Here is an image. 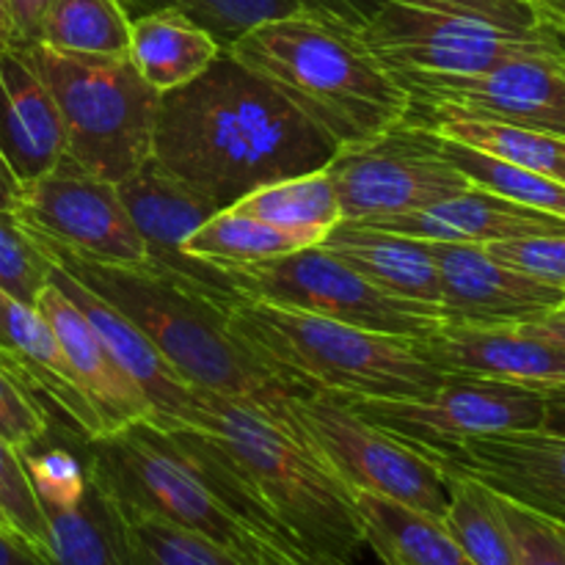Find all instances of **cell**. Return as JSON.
<instances>
[{
  "mask_svg": "<svg viewBox=\"0 0 565 565\" xmlns=\"http://www.w3.org/2000/svg\"><path fill=\"white\" fill-rule=\"evenodd\" d=\"M237 516L309 565H359L367 550L353 491L279 419L202 390L196 430H169Z\"/></svg>",
  "mask_w": 565,
  "mask_h": 565,
  "instance_id": "cell-1",
  "label": "cell"
},
{
  "mask_svg": "<svg viewBox=\"0 0 565 565\" xmlns=\"http://www.w3.org/2000/svg\"><path fill=\"white\" fill-rule=\"evenodd\" d=\"M337 149L226 50L196 81L160 94L152 160L218 210L259 185L323 169Z\"/></svg>",
  "mask_w": 565,
  "mask_h": 565,
  "instance_id": "cell-2",
  "label": "cell"
},
{
  "mask_svg": "<svg viewBox=\"0 0 565 565\" xmlns=\"http://www.w3.org/2000/svg\"><path fill=\"white\" fill-rule=\"evenodd\" d=\"M33 237L58 268L81 279L97 296L114 303L125 318H130L188 384L263 408L268 417L279 419L292 430L287 401L309 390L276 375L263 359L243 345L230 326V303L152 265L127 268L92 263L44 237Z\"/></svg>",
  "mask_w": 565,
  "mask_h": 565,
  "instance_id": "cell-3",
  "label": "cell"
},
{
  "mask_svg": "<svg viewBox=\"0 0 565 565\" xmlns=\"http://www.w3.org/2000/svg\"><path fill=\"white\" fill-rule=\"evenodd\" d=\"M226 53L270 83L337 147L379 136L412 110L408 88L356 31L307 11L259 22Z\"/></svg>",
  "mask_w": 565,
  "mask_h": 565,
  "instance_id": "cell-4",
  "label": "cell"
},
{
  "mask_svg": "<svg viewBox=\"0 0 565 565\" xmlns=\"http://www.w3.org/2000/svg\"><path fill=\"white\" fill-rule=\"evenodd\" d=\"M226 315L243 345L301 390L345 401H408L430 395L447 379L419 356L408 337L356 329L248 296H237Z\"/></svg>",
  "mask_w": 565,
  "mask_h": 565,
  "instance_id": "cell-5",
  "label": "cell"
},
{
  "mask_svg": "<svg viewBox=\"0 0 565 565\" xmlns=\"http://www.w3.org/2000/svg\"><path fill=\"white\" fill-rule=\"evenodd\" d=\"M81 456L94 483L108 491L119 508L180 524L243 565H309L292 546L237 516L180 441L149 419L86 439Z\"/></svg>",
  "mask_w": 565,
  "mask_h": 565,
  "instance_id": "cell-6",
  "label": "cell"
},
{
  "mask_svg": "<svg viewBox=\"0 0 565 565\" xmlns=\"http://www.w3.org/2000/svg\"><path fill=\"white\" fill-rule=\"evenodd\" d=\"M20 47L58 105L66 158L114 185L152 160L160 94L127 55L61 53L42 42Z\"/></svg>",
  "mask_w": 565,
  "mask_h": 565,
  "instance_id": "cell-7",
  "label": "cell"
},
{
  "mask_svg": "<svg viewBox=\"0 0 565 565\" xmlns=\"http://www.w3.org/2000/svg\"><path fill=\"white\" fill-rule=\"evenodd\" d=\"M359 36L392 72L478 75L516 58H565L557 22L511 28L414 0H384Z\"/></svg>",
  "mask_w": 565,
  "mask_h": 565,
  "instance_id": "cell-8",
  "label": "cell"
},
{
  "mask_svg": "<svg viewBox=\"0 0 565 565\" xmlns=\"http://www.w3.org/2000/svg\"><path fill=\"white\" fill-rule=\"evenodd\" d=\"M292 430L351 491H370L445 522V472L403 441L359 417L345 397L303 392L287 401Z\"/></svg>",
  "mask_w": 565,
  "mask_h": 565,
  "instance_id": "cell-9",
  "label": "cell"
},
{
  "mask_svg": "<svg viewBox=\"0 0 565 565\" xmlns=\"http://www.w3.org/2000/svg\"><path fill=\"white\" fill-rule=\"evenodd\" d=\"M323 169L342 221L353 224L417 213L472 188L441 152L439 136L408 116L379 136L340 147Z\"/></svg>",
  "mask_w": 565,
  "mask_h": 565,
  "instance_id": "cell-10",
  "label": "cell"
},
{
  "mask_svg": "<svg viewBox=\"0 0 565 565\" xmlns=\"http://www.w3.org/2000/svg\"><path fill=\"white\" fill-rule=\"evenodd\" d=\"M230 279L237 296L303 309L379 334L419 340L447 320L441 307L406 301L379 290L320 246L298 248L254 268L230 270Z\"/></svg>",
  "mask_w": 565,
  "mask_h": 565,
  "instance_id": "cell-11",
  "label": "cell"
},
{
  "mask_svg": "<svg viewBox=\"0 0 565 565\" xmlns=\"http://www.w3.org/2000/svg\"><path fill=\"white\" fill-rule=\"evenodd\" d=\"M345 403L428 461H439L478 436L544 428L546 417V397L539 386L469 375H447L445 384L425 397Z\"/></svg>",
  "mask_w": 565,
  "mask_h": 565,
  "instance_id": "cell-12",
  "label": "cell"
},
{
  "mask_svg": "<svg viewBox=\"0 0 565 565\" xmlns=\"http://www.w3.org/2000/svg\"><path fill=\"white\" fill-rule=\"evenodd\" d=\"M412 94L408 119H486L565 138L563 58H516L478 75L395 72Z\"/></svg>",
  "mask_w": 565,
  "mask_h": 565,
  "instance_id": "cell-13",
  "label": "cell"
},
{
  "mask_svg": "<svg viewBox=\"0 0 565 565\" xmlns=\"http://www.w3.org/2000/svg\"><path fill=\"white\" fill-rule=\"evenodd\" d=\"M17 218L44 241L103 265H149L147 246L127 213L119 188L61 158L47 174L25 182Z\"/></svg>",
  "mask_w": 565,
  "mask_h": 565,
  "instance_id": "cell-14",
  "label": "cell"
},
{
  "mask_svg": "<svg viewBox=\"0 0 565 565\" xmlns=\"http://www.w3.org/2000/svg\"><path fill=\"white\" fill-rule=\"evenodd\" d=\"M116 188H119L121 202H125L143 246H147L152 268L177 276V279L199 287L218 301H235L237 290L232 287L230 270L199 263L182 252L188 237L210 215L218 213L213 202H207L202 193H196L185 182L160 169L154 160H149L143 169H138L136 174L127 177Z\"/></svg>",
  "mask_w": 565,
  "mask_h": 565,
  "instance_id": "cell-15",
  "label": "cell"
},
{
  "mask_svg": "<svg viewBox=\"0 0 565 565\" xmlns=\"http://www.w3.org/2000/svg\"><path fill=\"white\" fill-rule=\"evenodd\" d=\"M447 323L522 326L563 307L565 290L524 276L472 243L428 241Z\"/></svg>",
  "mask_w": 565,
  "mask_h": 565,
  "instance_id": "cell-16",
  "label": "cell"
},
{
  "mask_svg": "<svg viewBox=\"0 0 565 565\" xmlns=\"http://www.w3.org/2000/svg\"><path fill=\"white\" fill-rule=\"evenodd\" d=\"M434 463L565 524V434L535 428L478 436Z\"/></svg>",
  "mask_w": 565,
  "mask_h": 565,
  "instance_id": "cell-17",
  "label": "cell"
},
{
  "mask_svg": "<svg viewBox=\"0 0 565 565\" xmlns=\"http://www.w3.org/2000/svg\"><path fill=\"white\" fill-rule=\"evenodd\" d=\"M50 281L66 292L94 326L99 340L119 362V367L130 375L152 406V423L163 430H196L202 419V390L188 384L163 353L152 345L147 334L119 312L114 303L66 274L53 263Z\"/></svg>",
  "mask_w": 565,
  "mask_h": 565,
  "instance_id": "cell-18",
  "label": "cell"
},
{
  "mask_svg": "<svg viewBox=\"0 0 565 565\" xmlns=\"http://www.w3.org/2000/svg\"><path fill=\"white\" fill-rule=\"evenodd\" d=\"M419 356L445 375L494 379L511 384H565V351L527 334L519 326L441 323L430 334L414 340Z\"/></svg>",
  "mask_w": 565,
  "mask_h": 565,
  "instance_id": "cell-19",
  "label": "cell"
},
{
  "mask_svg": "<svg viewBox=\"0 0 565 565\" xmlns=\"http://www.w3.org/2000/svg\"><path fill=\"white\" fill-rule=\"evenodd\" d=\"M36 309L53 329L55 342H58L61 353L72 370V379L88 397L97 417L103 419L105 434L125 428V425L143 423V419L152 423V406L143 397V392L110 356V351L99 340L86 315L75 307V301L61 287L50 281L39 292Z\"/></svg>",
  "mask_w": 565,
  "mask_h": 565,
  "instance_id": "cell-20",
  "label": "cell"
},
{
  "mask_svg": "<svg viewBox=\"0 0 565 565\" xmlns=\"http://www.w3.org/2000/svg\"><path fill=\"white\" fill-rule=\"evenodd\" d=\"M0 152L22 185L66 154L58 105L20 44L0 50Z\"/></svg>",
  "mask_w": 565,
  "mask_h": 565,
  "instance_id": "cell-21",
  "label": "cell"
},
{
  "mask_svg": "<svg viewBox=\"0 0 565 565\" xmlns=\"http://www.w3.org/2000/svg\"><path fill=\"white\" fill-rule=\"evenodd\" d=\"M367 226L423 237V241L472 243V246L522 241V237L565 235V218L561 215L511 202V199L497 196V193L478 185L467 188L463 193L445 199V202L417 210V213L397 215V218Z\"/></svg>",
  "mask_w": 565,
  "mask_h": 565,
  "instance_id": "cell-22",
  "label": "cell"
},
{
  "mask_svg": "<svg viewBox=\"0 0 565 565\" xmlns=\"http://www.w3.org/2000/svg\"><path fill=\"white\" fill-rule=\"evenodd\" d=\"M0 351L36 395L47 397L64 414L70 428L81 434L83 441L105 434L103 419L72 379L70 364L44 315L36 307L22 303L20 298L9 296L3 287H0Z\"/></svg>",
  "mask_w": 565,
  "mask_h": 565,
  "instance_id": "cell-23",
  "label": "cell"
},
{
  "mask_svg": "<svg viewBox=\"0 0 565 565\" xmlns=\"http://www.w3.org/2000/svg\"><path fill=\"white\" fill-rule=\"evenodd\" d=\"M359 276L390 296L439 307L441 287L430 243L423 237L340 221L318 243Z\"/></svg>",
  "mask_w": 565,
  "mask_h": 565,
  "instance_id": "cell-24",
  "label": "cell"
},
{
  "mask_svg": "<svg viewBox=\"0 0 565 565\" xmlns=\"http://www.w3.org/2000/svg\"><path fill=\"white\" fill-rule=\"evenodd\" d=\"M221 50L213 33L182 11H152L130 22L127 58L158 94L196 81Z\"/></svg>",
  "mask_w": 565,
  "mask_h": 565,
  "instance_id": "cell-25",
  "label": "cell"
},
{
  "mask_svg": "<svg viewBox=\"0 0 565 565\" xmlns=\"http://www.w3.org/2000/svg\"><path fill=\"white\" fill-rule=\"evenodd\" d=\"M367 550L392 565H475L445 522L370 491H353Z\"/></svg>",
  "mask_w": 565,
  "mask_h": 565,
  "instance_id": "cell-26",
  "label": "cell"
},
{
  "mask_svg": "<svg viewBox=\"0 0 565 565\" xmlns=\"http://www.w3.org/2000/svg\"><path fill=\"white\" fill-rule=\"evenodd\" d=\"M53 565H136L119 505L88 475L75 508H44Z\"/></svg>",
  "mask_w": 565,
  "mask_h": 565,
  "instance_id": "cell-27",
  "label": "cell"
},
{
  "mask_svg": "<svg viewBox=\"0 0 565 565\" xmlns=\"http://www.w3.org/2000/svg\"><path fill=\"white\" fill-rule=\"evenodd\" d=\"M315 246L309 237L281 226L259 221L254 215L237 213L226 207L210 215L196 232L185 241L182 252L199 263L215 265L221 270L254 268L270 259L287 257L298 248Z\"/></svg>",
  "mask_w": 565,
  "mask_h": 565,
  "instance_id": "cell-28",
  "label": "cell"
},
{
  "mask_svg": "<svg viewBox=\"0 0 565 565\" xmlns=\"http://www.w3.org/2000/svg\"><path fill=\"white\" fill-rule=\"evenodd\" d=\"M232 210L268 221L281 230L298 232V235L309 237L315 246L342 221L340 199H337L326 169L254 188L252 193L237 199Z\"/></svg>",
  "mask_w": 565,
  "mask_h": 565,
  "instance_id": "cell-29",
  "label": "cell"
},
{
  "mask_svg": "<svg viewBox=\"0 0 565 565\" xmlns=\"http://www.w3.org/2000/svg\"><path fill=\"white\" fill-rule=\"evenodd\" d=\"M447 516L445 527L461 544L475 565H519L511 530L502 519L494 491L458 472H445Z\"/></svg>",
  "mask_w": 565,
  "mask_h": 565,
  "instance_id": "cell-30",
  "label": "cell"
},
{
  "mask_svg": "<svg viewBox=\"0 0 565 565\" xmlns=\"http://www.w3.org/2000/svg\"><path fill=\"white\" fill-rule=\"evenodd\" d=\"M39 42L61 53L121 58L130 47V17L119 0H53Z\"/></svg>",
  "mask_w": 565,
  "mask_h": 565,
  "instance_id": "cell-31",
  "label": "cell"
},
{
  "mask_svg": "<svg viewBox=\"0 0 565 565\" xmlns=\"http://www.w3.org/2000/svg\"><path fill=\"white\" fill-rule=\"evenodd\" d=\"M425 127L434 130L436 136L467 143V147L480 149L491 158L539 171V174L565 185V138L561 136L486 119H439Z\"/></svg>",
  "mask_w": 565,
  "mask_h": 565,
  "instance_id": "cell-32",
  "label": "cell"
},
{
  "mask_svg": "<svg viewBox=\"0 0 565 565\" xmlns=\"http://www.w3.org/2000/svg\"><path fill=\"white\" fill-rule=\"evenodd\" d=\"M441 152L447 154L452 166L467 177L472 185L486 188V191L505 196L511 202L527 204V207L544 210V213L561 215L565 218V185L539 171L522 169V166L505 163L500 158L480 152V149L467 147V143L441 138Z\"/></svg>",
  "mask_w": 565,
  "mask_h": 565,
  "instance_id": "cell-33",
  "label": "cell"
},
{
  "mask_svg": "<svg viewBox=\"0 0 565 565\" xmlns=\"http://www.w3.org/2000/svg\"><path fill=\"white\" fill-rule=\"evenodd\" d=\"M119 6L130 22L152 11H182L207 28L224 50L259 22L301 11L296 0H119Z\"/></svg>",
  "mask_w": 565,
  "mask_h": 565,
  "instance_id": "cell-34",
  "label": "cell"
},
{
  "mask_svg": "<svg viewBox=\"0 0 565 565\" xmlns=\"http://www.w3.org/2000/svg\"><path fill=\"white\" fill-rule=\"evenodd\" d=\"M116 502V500H114ZM136 565H243L213 541L152 513L119 508Z\"/></svg>",
  "mask_w": 565,
  "mask_h": 565,
  "instance_id": "cell-35",
  "label": "cell"
},
{
  "mask_svg": "<svg viewBox=\"0 0 565 565\" xmlns=\"http://www.w3.org/2000/svg\"><path fill=\"white\" fill-rule=\"evenodd\" d=\"M50 270L53 259L31 230L17 213L0 210V287L28 307H36L39 292L50 285Z\"/></svg>",
  "mask_w": 565,
  "mask_h": 565,
  "instance_id": "cell-36",
  "label": "cell"
},
{
  "mask_svg": "<svg viewBox=\"0 0 565 565\" xmlns=\"http://www.w3.org/2000/svg\"><path fill=\"white\" fill-rule=\"evenodd\" d=\"M0 513L9 522L11 533L20 535L28 546L50 561L47 513L33 491L22 452L3 436H0Z\"/></svg>",
  "mask_w": 565,
  "mask_h": 565,
  "instance_id": "cell-37",
  "label": "cell"
},
{
  "mask_svg": "<svg viewBox=\"0 0 565 565\" xmlns=\"http://www.w3.org/2000/svg\"><path fill=\"white\" fill-rule=\"evenodd\" d=\"M36 397L0 351V436L20 452L33 450L47 439L50 414L39 406Z\"/></svg>",
  "mask_w": 565,
  "mask_h": 565,
  "instance_id": "cell-38",
  "label": "cell"
},
{
  "mask_svg": "<svg viewBox=\"0 0 565 565\" xmlns=\"http://www.w3.org/2000/svg\"><path fill=\"white\" fill-rule=\"evenodd\" d=\"M28 478L42 508H75L88 489V469L83 456L53 447V450L22 452Z\"/></svg>",
  "mask_w": 565,
  "mask_h": 565,
  "instance_id": "cell-39",
  "label": "cell"
},
{
  "mask_svg": "<svg viewBox=\"0 0 565 565\" xmlns=\"http://www.w3.org/2000/svg\"><path fill=\"white\" fill-rule=\"evenodd\" d=\"M511 530L519 565H565V524L494 494Z\"/></svg>",
  "mask_w": 565,
  "mask_h": 565,
  "instance_id": "cell-40",
  "label": "cell"
},
{
  "mask_svg": "<svg viewBox=\"0 0 565 565\" xmlns=\"http://www.w3.org/2000/svg\"><path fill=\"white\" fill-rule=\"evenodd\" d=\"M494 259L544 285L565 290V235L522 237V241H500L483 246Z\"/></svg>",
  "mask_w": 565,
  "mask_h": 565,
  "instance_id": "cell-41",
  "label": "cell"
},
{
  "mask_svg": "<svg viewBox=\"0 0 565 565\" xmlns=\"http://www.w3.org/2000/svg\"><path fill=\"white\" fill-rule=\"evenodd\" d=\"M414 3L436 6V9L467 11V14L489 17V20L502 22L511 28H539L546 20L530 0H414Z\"/></svg>",
  "mask_w": 565,
  "mask_h": 565,
  "instance_id": "cell-42",
  "label": "cell"
},
{
  "mask_svg": "<svg viewBox=\"0 0 565 565\" xmlns=\"http://www.w3.org/2000/svg\"><path fill=\"white\" fill-rule=\"evenodd\" d=\"M296 3L307 14L359 33L367 25L370 17L381 9L384 0H296Z\"/></svg>",
  "mask_w": 565,
  "mask_h": 565,
  "instance_id": "cell-43",
  "label": "cell"
},
{
  "mask_svg": "<svg viewBox=\"0 0 565 565\" xmlns=\"http://www.w3.org/2000/svg\"><path fill=\"white\" fill-rule=\"evenodd\" d=\"M50 3H53V0H11L20 44L39 42V33H42V22Z\"/></svg>",
  "mask_w": 565,
  "mask_h": 565,
  "instance_id": "cell-44",
  "label": "cell"
},
{
  "mask_svg": "<svg viewBox=\"0 0 565 565\" xmlns=\"http://www.w3.org/2000/svg\"><path fill=\"white\" fill-rule=\"evenodd\" d=\"M0 565H53L33 546H28L20 535L0 530Z\"/></svg>",
  "mask_w": 565,
  "mask_h": 565,
  "instance_id": "cell-45",
  "label": "cell"
},
{
  "mask_svg": "<svg viewBox=\"0 0 565 565\" xmlns=\"http://www.w3.org/2000/svg\"><path fill=\"white\" fill-rule=\"evenodd\" d=\"M519 329L527 331V334H533V337H539V340L552 342V345L563 348V351H565V303H563V307L552 309V312L541 315L539 320L522 323Z\"/></svg>",
  "mask_w": 565,
  "mask_h": 565,
  "instance_id": "cell-46",
  "label": "cell"
},
{
  "mask_svg": "<svg viewBox=\"0 0 565 565\" xmlns=\"http://www.w3.org/2000/svg\"><path fill=\"white\" fill-rule=\"evenodd\" d=\"M544 397H546L544 428L555 430V434H565V384L544 390Z\"/></svg>",
  "mask_w": 565,
  "mask_h": 565,
  "instance_id": "cell-47",
  "label": "cell"
},
{
  "mask_svg": "<svg viewBox=\"0 0 565 565\" xmlns=\"http://www.w3.org/2000/svg\"><path fill=\"white\" fill-rule=\"evenodd\" d=\"M20 193H22V182L17 180L11 166L6 163L3 152H0V210L17 213V207H20Z\"/></svg>",
  "mask_w": 565,
  "mask_h": 565,
  "instance_id": "cell-48",
  "label": "cell"
},
{
  "mask_svg": "<svg viewBox=\"0 0 565 565\" xmlns=\"http://www.w3.org/2000/svg\"><path fill=\"white\" fill-rule=\"evenodd\" d=\"M20 44L17 36V22H14V9H11V0H0V50H9Z\"/></svg>",
  "mask_w": 565,
  "mask_h": 565,
  "instance_id": "cell-49",
  "label": "cell"
},
{
  "mask_svg": "<svg viewBox=\"0 0 565 565\" xmlns=\"http://www.w3.org/2000/svg\"><path fill=\"white\" fill-rule=\"evenodd\" d=\"M546 20L565 25V0H530Z\"/></svg>",
  "mask_w": 565,
  "mask_h": 565,
  "instance_id": "cell-50",
  "label": "cell"
},
{
  "mask_svg": "<svg viewBox=\"0 0 565 565\" xmlns=\"http://www.w3.org/2000/svg\"><path fill=\"white\" fill-rule=\"evenodd\" d=\"M0 530H9V533H11V527H9V522L3 519V513H0Z\"/></svg>",
  "mask_w": 565,
  "mask_h": 565,
  "instance_id": "cell-51",
  "label": "cell"
},
{
  "mask_svg": "<svg viewBox=\"0 0 565 565\" xmlns=\"http://www.w3.org/2000/svg\"><path fill=\"white\" fill-rule=\"evenodd\" d=\"M557 25H561V22H557ZM563 28V31H565V25H561ZM563 64H565V58H563Z\"/></svg>",
  "mask_w": 565,
  "mask_h": 565,
  "instance_id": "cell-52",
  "label": "cell"
},
{
  "mask_svg": "<svg viewBox=\"0 0 565 565\" xmlns=\"http://www.w3.org/2000/svg\"><path fill=\"white\" fill-rule=\"evenodd\" d=\"M384 565H392V563H384Z\"/></svg>",
  "mask_w": 565,
  "mask_h": 565,
  "instance_id": "cell-53",
  "label": "cell"
}]
</instances>
